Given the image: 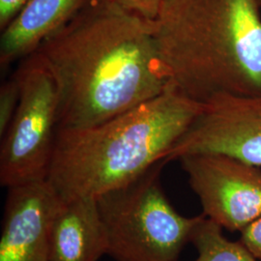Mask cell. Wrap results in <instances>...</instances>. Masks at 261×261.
Returning <instances> with one entry per match:
<instances>
[{"instance_id":"obj_5","label":"cell","mask_w":261,"mask_h":261,"mask_svg":"<svg viewBox=\"0 0 261 261\" xmlns=\"http://www.w3.org/2000/svg\"><path fill=\"white\" fill-rule=\"evenodd\" d=\"M17 111L1 137L0 184L5 188L47 180L59 126L55 79L38 54L20 60Z\"/></svg>"},{"instance_id":"obj_16","label":"cell","mask_w":261,"mask_h":261,"mask_svg":"<svg viewBox=\"0 0 261 261\" xmlns=\"http://www.w3.org/2000/svg\"><path fill=\"white\" fill-rule=\"evenodd\" d=\"M257 2H258V4L261 6V0H257Z\"/></svg>"},{"instance_id":"obj_15","label":"cell","mask_w":261,"mask_h":261,"mask_svg":"<svg viewBox=\"0 0 261 261\" xmlns=\"http://www.w3.org/2000/svg\"><path fill=\"white\" fill-rule=\"evenodd\" d=\"M28 0H0V28L8 25Z\"/></svg>"},{"instance_id":"obj_4","label":"cell","mask_w":261,"mask_h":261,"mask_svg":"<svg viewBox=\"0 0 261 261\" xmlns=\"http://www.w3.org/2000/svg\"><path fill=\"white\" fill-rule=\"evenodd\" d=\"M161 161L126 186L98 197L108 239V255L115 261H178L204 215L184 217L166 196Z\"/></svg>"},{"instance_id":"obj_6","label":"cell","mask_w":261,"mask_h":261,"mask_svg":"<svg viewBox=\"0 0 261 261\" xmlns=\"http://www.w3.org/2000/svg\"><path fill=\"white\" fill-rule=\"evenodd\" d=\"M202 214L230 232L261 217V168L225 154L196 153L178 159Z\"/></svg>"},{"instance_id":"obj_8","label":"cell","mask_w":261,"mask_h":261,"mask_svg":"<svg viewBox=\"0 0 261 261\" xmlns=\"http://www.w3.org/2000/svg\"><path fill=\"white\" fill-rule=\"evenodd\" d=\"M61 201L47 180L8 188L0 261H47L50 227Z\"/></svg>"},{"instance_id":"obj_13","label":"cell","mask_w":261,"mask_h":261,"mask_svg":"<svg viewBox=\"0 0 261 261\" xmlns=\"http://www.w3.org/2000/svg\"><path fill=\"white\" fill-rule=\"evenodd\" d=\"M124 8L141 17L155 20L165 0H114Z\"/></svg>"},{"instance_id":"obj_3","label":"cell","mask_w":261,"mask_h":261,"mask_svg":"<svg viewBox=\"0 0 261 261\" xmlns=\"http://www.w3.org/2000/svg\"><path fill=\"white\" fill-rule=\"evenodd\" d=\"M260 8L257 0H165L153 21L169 82L202 103L261 93Z\"/></svg>"},{"instance_id":"obj_7","label":"cell","mask_w":261,"mask_h":261,"mask_svg":"<svg viewBox=\"0 0 261 261\" xmlns=\"http://www.w3.org/2000/svg\"><path fill=\"white\" fill-rule=\"evenodd\" d=\"M196 153L225 154L261 168V93L219 94L205 101L166 162Z\"/></svg>"},{"instance_id":"obj_2","label":"cell","mask_w":261,"mask_h":261,"mask_svg":"<svg viewBox=\"0 0 261 261\" xmlns=\"http://www.w3.org/2000/svg\"><path fill=\"white\" fill-rule=\"evenodd\" d=\"M203 107L170 83L157 97L98 125L58 128L47 180L63 201L126 186L166 162Z\"/></svg>"},{"instance_id":"obj_9","label":"cell","mask_w":261,"mask_h":261,"mask_svg":"<svg viewBox=\"0 0 261 261\" xmlns=\"http://www.w3.org/2000/svg\"><path fill=\"white\" fill-rule=\"evenodd\" d=\"M108 239L94 197L61 201L49 233L47 261H97Z\"/></svg>"},{"instance_id":"obj_12","label":"cell","mask_w":261,"mask_h":261,"mask_svg":"<svg viewBox=\"0 0 261 261\" xmlns=\"http://www.w3.org/2000/svg\"><path fill=\"white\" fill-rule=\"evenodd\" d=\"M19 101V87L15 75L0 87V138L13 120Z\"/></svg>"},{"instance_id":"obj_1","label":"cell","mask_w":261,"mask_h":261,"mask_svg":"<svg viewBox=\"0 0 261 261\" xmlns=\"http://www.w3.org/2000/svg\"><path fill=\"white\" fill-rule=\"evenodd\" d=\"M36 54L57 86L58 128L98 125L157 97L170 84L154 21L114 0H90Z\"/></svg>"},{"instance_id":"obj_14","label":"cell","mask_w":261,"mask_h":261,"mask_svg":"<svg viewBox=\"0 0 261 261\" xmlns=\"http://www.w3.org/2000/svg\"><path fill=\"white\" fill-rule=\"evenodd\" d=\"M240 241L261 261V217L240 232Z\"/></svg>"},{"instance_id":"obj_10","label":"cell","mask_w":261,"mask_h":261,"mask_svg":"<svg viewBox=\"0 0 261 261\" xmlns=\"http://www.w3.org/2000/svg\"><path fill=\"white\" fill-rule=\"evenodd\" d=\"M90 0H28L2 29L0 65L7 66L36 53L40 46L63 28Z\"/></svg>"},{"instance_id":"obj_11","label":"cell","mask_w":261,"mask_h":261,"mask_svg":"<svg viewBox=\"0 0 261 261\" xmlns=\"http://www.w3.org/2000/svg\"><path fill=\"white\" fill-rule=\"evenodd\" d=\"M223 229L204 215L191 237L197 252L194 261H260L240 240H228Z\"/></svg>"}]
</instances>
